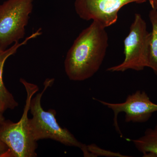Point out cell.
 <instances>
[{
    "mask_svg": "<svg viewBox=\"0 0 157 157\" xmlns=\"http://www.w3.org/2000/svg\"><path fill=\"white\" fill-rule=\"evenodd\" d=\"M105 29L93 21L74 40L64 62L65 72L70 80L84 81L99 71L108 47Z\"/></svg>",
    "mask_w": 157,
    "mask_h": 157,
    "instance_id": "obj_1",
    "label": "cell"
},
{
    "mask_svg": "<svg viewBox=\"0 0 157 157\" xmlns=\"http://www.w3.org/2000/svg\"><path fill=\"white\" fill-rule=\"evenodd\" d=\"M20 81L25 87L27 93L22 116L17 123L5 120L0 123V140L9 147L11 157H36L38 145L31 135L28 113L31 99L39 90V87L24 78H21Z\"/></svg>",
    "mask_w": 157,
    "mask_h": 157,
    "instance_id": "obj_2",
    "label": "cell"
},
{
    "mask_svg": "<svg viewBox=\"0 0 157 157\" xmlns=\"http://www.w3.org/2000/svg\"><path fill=\"white\" fill-rule=\"evenodd\" d=\"M53 81V79H46L42 92L37 94L31 99L29 111L33 117L29 119L31 135L36 141L41 139H50L67 146L78 147L82 151L86 145L77 140L67 129L60 126L56 118V110L49 109L45 111L42 108V95Z\"/></svg>",
    "mask_w": 157,
    "mask_h": 157,
    "instance_id": "obj_3",
    "label": "cell"
},
{
    "mask_svg": "<svg viewBox=\"0 0 157 157\" xmlns=\"http://www.w3.org/2000/svg\"><path fill=\"white\" fill-rule=\"evenodd\" d=\"M151 33L147 31L145 21L136 13L128 36L124 40L125 58L121 63L107 68L109 72H124L132 70L140 71L148 67Z\"/></svg>",
    "mask_w": 157,
    "mask_h": 157,
    "instance_id": "obj_4",
    "label": "cell"
},
{
    "mask_svg": "<svg viewBox=\"0 0 157 157\" xmlns=\"http://www.w3.org/2000/svg\"><path fill=\"white\" fill-rule=\"evenodd\" d=\"M34 1L6 0L0 4V52L24 38Z\"/></svg>",
    "mask_w": 157,
    "mask_h": 157,
    "instance_id": "obj_5",
    "label": "cell"
},
{
    "mask_svg": "<svg viewBox=\"0 0 157 157\" xmlns=\"http://www.w3.org/2000/svg\"><path fill=\"white\" fill-rule=\"evenodd\" d=\"M113 110L114 113L113 125L116 130L123 136L117 121V117L121 112L124 113L125 121L127 123H145L151 118L154 113L157 112V104L152 102L145 91L137 90L128 96L121 103H110L94 98Z\"/></svg>",
    "mask_w": 157,
    "mask_h": 157,
    "instance_id": "obj_6",
    "label": "cell"
},
{
    "mask_svg": "<svg viewBox=\"0 0 157 157\" xmlns=\"http://www.w3.org/2000/svg\"><path fill=\"white\" fill-rule=\"evenodd\" d=\"M147 0H76L75 11L81 19L92 20L104 27L117 21L118 13L123 6L131 3L142 4Z\"/></svg>",
    "mask_w": 157,
    "mask_h": 157,
    "instance_id": "obj_7",
    "label": "cell"
},
{
    "mask_svg": "<svg viewBox=\"0 0 157 157\" xmlns=\"http://www.w3.org/2000/svg\"><path fill=\"white\" fill-rule=\"evenodd\" d=\"M42 29H38L36 32L27 37L23 42H16L13 45L4 51L0 52V104L5 108L13 109L18 106V103L14 97L6 88L3 79V69L7 59L17 52V49L22 45H25L31 39H35L42 35Z\"/></svg>",
    "mask_w": 157,
    "mask_h": 157,
    "instance_id": "obj_8",
    "label": "cell"
},
{
    "mask_svg": "<svg viewBox=\"0 0 157 157\" xmlns=\"http://www.w3.org/2000/svg\"><path fill=\"white\" fill-rule=\"evenodd\" d=\"M132 141L143 157H157V124L153 128L147 129L143 136Z\"/></svg>",
    "mask_w": 157,
    "mask_h": 157,
    "instance_id": "obj_9",
    "label": "cell"
},
{
    "mask_svg": "<svg viewBox=\"0 0 157 157\" xmlns=\"http://www.w3.org/2000/svg\"><path fill=\"white\" fill-rule=\"evenodd\" d=\"M152 25L149 54L148 67L157 76V10L152 9L149 13Z\"/></svg>",
    "mask_w": 157,
    "mask_h": 157,
    "instance_id": "obj_10",
    "label": "cell"
},
{
    "mask_svg": "<svg viewBox=\"0 0 157 157\" xmlns=\"http://www.w3.org/2000/svg\"><path fill=\"white\" fill-rule=\"evenodd\" d=\"M87 148L89 152L91 155L92 157H129L128 156L124 155H121L120 153L114 152L103 149L100 148L95 144H92L87 145Z\"/></svg>",
    "mask_w": 157,
    "mask_h": 157,
    "instance_id": "obj_11",
    "label": "cell"
},
{
    "mask_svg": "<svg viewBox=\"0 0 157 157\" xmlns=\"http://www.w3.org/2000/svg\"><path fill=\"white\" fill-rule=\"evenodd\" d=\"M0 157H11L9 147L1 140H0Z\"/></svg>",
    "mask_w": 157,
    "mask_h": 157,
    "instance_id": "obj_12",
    "label": "cell"
},
{
    "mask_svg": "<svg viewBox=\"0 0 157 157\" xmlns=\"http://www.w3.org/2000/svg\"><path fill=\"white\" fill-rule=\"evenodd\" d=\"M6 110L4 107L0 104V123L2 122V121L5 120L4 116H3V113Z\"/></svg>",
    "mask_w": 157,
    "mask_h": 157,
    "instance_id": "obj_13",
    "label": "cell"
},
{
    "mask_svg": "<svg viewBox=\"0 0 157 157\" xmlns=\"http://www.w3.org/2000/svg\"><path fill=\"white\" fill-rule=\"evenodd\" d=\"M148 1L152 9L157 10V0H147Z\"/></svg>",
    "mask_w": 157,
    "mask_h": 157,
    "instance_id": "obj_14",
    "label": "cell"
}]
</instances>
